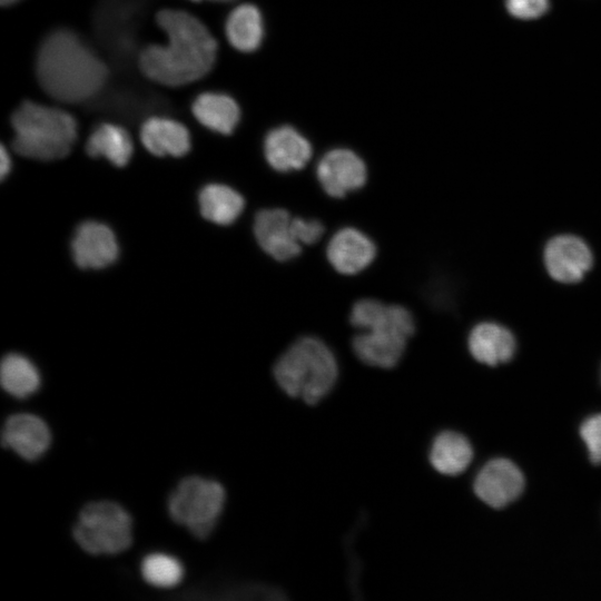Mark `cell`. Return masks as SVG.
Masks as SVG:
<instances>
[{
  "label": "cell",
  "instance_id": "6da1fadb",
  "mask_svg": "<svg viewBox=\"0 0 601 601\" xmlns=\"http://www.w3.org/2000/svg\"><path fill=\"white\" fill-rule=\"evenodd\" d=\"M158 26L167 45H149L138 57L142 73L160 85L178 87L206 76L216 59L217 42L208 29L188 12L162 9Z\"/></svg>",
  "mask_w": 601,
  "mask_h": 601
},
{
  "label": "cell",
  "instance_id": "7a4b0ae2",
  "mask_svg": "<svg viewBox=\"0 0 601 601\" xmlns=\"http://www.w3.org/2000/svg\"><path fill=\"white\" fill-rule=\"evenodd\" d=\"M37 79L52 99L76 104L101 90L106 63L72 31L59 29L41 42L36 60Z\"/></svg>",
  "mask_w": 601,
  "mask_h": 601
},
{
  "label": "cell",
  "instance_id": "3957f363",
  "mask_svg": "<svg viewBox=\"0 0 601 601\" xmlns=\"http://www.w3.org/2000/svg\"><path fill=\"white\" fill-rule=\"evenodd\" d=\"M349 323L358 329L352 338L355 355L363 363L380 368L394 367L415 333L414 317L406 307L376 298L356 300L351 308Z\"/></svg>",
  "mask_w": 601,
  "mask_h": 601
},
{
  "label": "cell",
  "instance_id": "277c9868",
  "mask_svg": "<svg viewBox=\"0 0 601 601\" xmlns=\"http://www.w3.org/2000/svg\"><path fill=\"white\" fill-rule=\"evenodd\" d=\"M278 386L292 397L315 404L334 387L338 365L333 352L312 336L295 341L276 361L273 370Z\"/></svg>",
  "mask_w": 601,
  "mask_h": 601
},
{
  "label": "cell",
  "instance_id": "5b68a950",
  "mask_svg": "<svg viewBox=\"0 0 601 601\" xmlns=\"http://www.w3.org/2000/svg\"><path fill=\"white\" fill-rule=\"evenodd\" d=\"M12 148L27 158L49 161L66 157L76 139L77 122L68 112L23 101L11 115Z\"/></svg>",
  "mask_w": 601,
  "mask_h": 601
},
{
  "label": "cell",
  "instance_id": "8992f818",
  "mask_svg": "<svg viewBox=\"0 0 601 601\" xmlns=\"http://www.w3.org/2000/svg\"><path fill=\"white\" fill-rule=\"evenodd\" d=\"M72 534L80 548L88 553H120L128 549L132 541L131 518L117 503L91 502L80 511Z\"/></svg>",
  "mask_w": 601,
  "mask_h": 601
},
{
  "label": "cell",
  "instance_id": "52a82bcc",
  "mask_svg": "<svg viewBox=\"0 0 601 601\" xmlns=\"http://www.w3.org/2000/svg\"><path fill=\"white\" fill-rule=\"evenodd\" d=\"M225 491L211 480L190 476L180 481L168 499L171 519L198 539H206L213 531L223 510Z\"/></svg>",
  "mask_w": 601,
  "mask_h": 601
},
{
  "label": "cell",
  "instance_id": "ba28073f",
  "mask_svg": "<svg viewBox=\"0 0 601 601\" xmlns=\"http://www.w3.org/2000/svg\"><path fill=\"white\" fill-rule=\"evenodd\" d=\"M316 177L328 196L342 198L365 185L367 168L364 160L353 150L334 148L319 159Z\"/></svg>",
  "mask_w": 601,
  "mask_h": 601
},
{
  "label": "cell",
  "instance_id": "9c48e42d",
  "mask_svg": "<svg viewBox=\"0 0 601 601\" xmlns=\"http://www.w3.org/2000/svg\"><path fill=\"white\" fill-rule=\"evenodd\" d=\"M543 259L549 275L565 284L581 280L593 265L590 247L574 235L551 238L544 247Z\"/></svg>",
  "mask_w": 601,
  "mask_h": 601
},
{
  "label": "cell",
  "instance_id": "30bf717a",
  "mask_svg": "<svg viewBox=\"0 0 601 601\" xmlns=\"http://www.w3.org/2000/svg\"><path fill=\"white\" fill-rule=\"evenodd\" d=\"M524 484V476L513 462L506 459H494L477 473L474 492L489 506L501 509L522 494Z\"/></svg>",
  "mask_w": 601,
  "mask_h": 601
},
{
  "label": "cell",
  "instance_id": "8fae6325",
  "mask_svg": "<svg viewBox=\"0 0 601 601\" xmlns=\"http://www.w3.org/2000/svg\"><path fill=\"white\" fill-rule=\"evenodd\" d=\"M292 220L293 217L283 208L262 209L255 216L254 236L259 247L275 260L286 262L302 252Z\"/></svg>",
  "mask_w": 601,
  "mask_h": 601
},
{
  "label": "cell",
  "instance_id": "7c38bea8",
  "mask_svg": "<svg viewBox=\"0 0 601 601\" xmlns=\"http://www.w3.org/2000/svg\"><path fill=\"white\" fill-rule=\"evenodd\" d=\"M71 252L79 267L99 269L116 262L119 247L114 231L107 225L88 220L76 229Z\"/></svg>",
  "mask_w": 601,
  "mask_h": 601
},
{
  "label": "cell",
  "instance_id": "4fadbf2b",
  "mask_svg": "<svg viewBox=\"0 0 601 601\" xmlns=\"http://www.w3.org/2000/svg\"><path fill=\"white\" fill-rule=\"evenodd\" d=\"M376 256L374 242L361 230L344 227L328 242L326 257L332 267L343 275H356L368 267Z\"/></svg>",
  "mask_w": 601,
  "mask_h": 601
},
{
  "label": "cell",
  "instance_id": "5bb4252c",
  "mask_svg": "<svg viewBox=\"0 0 601 601\" xmlns=\"http://www.w3.org/2000/svg\"><path fill=\"white\" fill-rule=\"evenodd\" d=\"M264 156L276 171L303 169L311 160V142L294 127L283 125L272 129L264 139Z\"/></svg>",
  "mask_w": 601,
  "mask_h": 601
},
{
  "label": "cell",
  "instance_id": "9a60e30c",
  "mask_svg": "<svg viewBox=\"0 0 601 601\" xmlns=\"http://www.w3.org/2000/svg\"><path fill=\"white\" fill-rule=\"evenodd\" d=\"M49 443V428L40 417L14 414L7 418L2 430V444L23 459L32 461L40 457Z\"/></svg>",
  "mask_w": 601,
  "mask_h": 601
},
{
  "label": "cell",
  "instance_id": "2e32d148",
  "mask_svg": "<svg viewBox=\"0 0 601 601\" xmlns=\"http://www.w3.org/2000/svg\"><path fill=\"white\" fill-rule=\"evenodd\" d=\"M467 346L474 359L495 366L512 359L516 351V341L505 326L483 322L472 328Z\"/></svg>",
  "mask_w": 601,
  "mask_h": 601
},
{
  "label": "cell",
  "instance_id": "e0dca14e",
  "mask_svg": "<svg viewBox=\"0 0 601 601\" xmlns=\"http://www.w3.org/2000/svg\"><path fill=\"white\" fill-rule=\"evenodd\" d=\"M140 140L150 154L159 157H181L190 149L188 129L183 124L164 117L147 119L140 129Z\"/></svg>",
  "mask_w": 601,
  "mask_h": 601
},
{
  "label": "cell",
  "instance_id": "ac0fdd59",
  "mask_svg": "<svg viewBox=\"0 0 601 601\" xmlns=\"http://www.w3.org/2000/svg\"><path fill=\"white\" fill-rule=\"evenodd\" d=\"M195 118L206 128L230 135L240 119L237 102L228 95L218 92L200 93L193 102Z\"/></svg>",
  "mask_w": 601,
  "mask_h": 601
},
{
  "label": "cell",
  "instance_id": "d6986e66",
  "mask_svg": "<svg viewBox=\"0 0 601 601\" xmlns=\"http://www.w3.org/2000/svg\"><path fill=\"white\" fill-rule=\"evenodd\" d=\"M473 450L460 433L446 431L436 436L430 451L432 466L444 475H459L471 464Z\"/></svg>",
  "mask_w": 601,
  "mask_h": 601
},
{
  "label": "cell",
  "instance_id": "ffe728a7",
  "mask_svg": "<svg viewBox=\"0 0 601 601\" xmlns=\"http://www.w3.org/2000/svg\"><path fill=\"white\" fill-rule=\"evenodd\" d=\"M228 42L242 52H252L260 46L264 23L258 8L250 3L236 7L225 24Z\"/></svg>",
  "mask_w": 601,
  "mask_h": 601
},
{
  "label": "cell",
  "instance_id": "44dd1931",
  "mask_svg": "<svg viewBox=\"0 0 601 601\" xmlns=\"http://www.w3.org/2000/svg\"><path fill=\"white\" fill-rule=\"evenodd\" d=\"M201 216L217 225H230L243 213L245 200L243 196L227 185L209 184L198 197Z\"/></svg>",
  "mask_w": 601,
  "mask_h": 601
},
{
  "label": "cell",
  "instance_id": "7402d4cb",
  "mask_svg": "<svg viewBox=\"0 0 601 601\" xmlns=\"http://www.w3.org/2000/svg\"><path fill=\"white\" fill-rule=\"evenodd\" d=\"M132 141L120 126L101 124L89 136L86 151L91 157H104L117 167H124L132 156Z\"/></svg>",
  "mask_w": 601,
  "mask_h": 601
},
{
  "label": "cell",
  "instance_id": "603a6c76",
  "mask_svg": "<svg viewBox=\"0 0 601 601\" xmlns=\"http://www.w3.org/2000/svg\"><path fill=\"white\" fill-rule=\"evenodd\" d=\"M2 387L11 395L26 397L37 391L40 376L35 365L24 356L8 354L0 370Z\"/></svg>",
  "mask_w": 601,
  "mask_h": 601
},
{
  "label": "cell",
  "instance_id": "cb8c5ba5",
  "mask_svg": "<svg viewBox=\"0 0 601 601\" xmlns=\"http://www.w3.org/2000/svg\"><path fill=\"white\" fill-rule=\"evenodd\" d=\"M141 573L148 583L160 588H169L181 580L183 568L175 558L155 553L144 559Z\"/></svg>",
  "mask_w": 601,
  "mask_h": 601
},
{
  "label": "cell",
  "instance_id": "d4e9b609",
  "mask_svg": "<svg viewBox=\"0 0 601 601\" xmlns=\"http://www.w3.org/2000/svg\"><path fill=\"white\" fill-rule=\"evenodd\" d=\"M580 436L589 451L592 464H601V414L592 415L581 424Z\"/></svg>",
  "mask_w": 601,
  "mask_h": 601
},
{
  "label": "cell",
  "instance_id": "484cf974",
  "mask_svg": "<svg viewBox=\"0 0 601 601\" xmlns=\"http://www.w3.org/2000/svg\"><path fill=\"white\" fill-rule=\"evenodd\" d=\"M292 225L295 238L300 245L317 243L325 231V226L318 219L293 217Z\"/></svg>",
  "mask_w": 601,
  "mask_h": 601
},
{
  "label": "cell",
  "instance_id": "4316f807",
  "mask_svg": "<svg viewBox=\"0 0 601 601\" xmlns=\"http://www.w3.org/2000/svg\"><path fill=\"white\" fill-rule=\"evenodd\" d=\"M510 14L522 20H532L544 14L549 0H506Z\"/></svg>",
  "mask_w": 601,
  "mask_h": 601
},
{
  "label": "cell",
  "instance_id": "83f0119b",
  "mask_svg": "<svg viewBox=\"0 0 601 601\" xmlns=\"http://www.w3.org/2000/svg\"><path fill=\"white\" fill-rule=\"evenodd\" d=\"M11 170V159L6 147L2 145L0 150V176L4 179Z\"/></svg>",
  "mask_w": 601,
  "mask_h": 601
},
{
  "label": "cell",
  "instance_id": "f1b7e54d",
  "mask_svg": "<svg viewBox=\"0 0 601 601\" xmlns=\"http://www.w3.org/2000/svg\"><path fill=\"white\" fill-rule=\"evenodd\" d=\"M17 1H19V0H0V3L2 6H10V4H13Z\"/></svg>",
  "mask_w": 601,
  "mask_h": 601
},
{
  "label": "cell",
  "instance_id": "f546056e",
  "mask_svg": "<svg viewBox=\"0 0 601 601\" xmlns=\"http://www.w3.org/2000/svg\"><path fill=\"white\" fill-rule=\"evenodd\" d=\"M211 1L229 2V1H233V0H211Z\"/></svg>",
  "mask_w": 601,
  "mask_h": 601
},
{
  "label": "cell",
  "instance_id": "4dcf8cb0",
  "mask_svg": "<svg viewBox=\"0 0 601 601\" xmlns=\"http://www.w3.org/2000/svg\"><path fill=\"white\" fill-rule=\"evenodd\" d=\"M190 1H194V2H199L200 0H190Z\"/></svg>",
  "mask_w": 601,
  "mask_h": 601
}]
</instances>
